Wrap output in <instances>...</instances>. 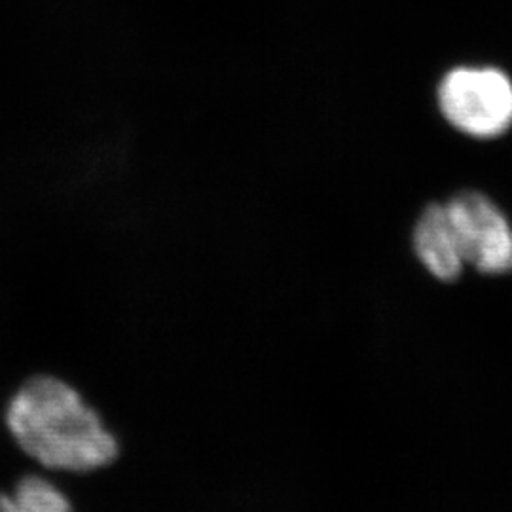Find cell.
Listing matches in <instances>:
<instances>
[{
	"mask_svg": "<svg viewBox=\"0 0 512 512\" xmlns=\"http://www.w3.org/2000/svg\"><path fill=\"white\" fill-rule=\"evenodd\" d=\"M440 114L461 133L497 139L512 128V78L495 67H456L442 76Z\"/></svg>",
	"mask_w": 512,
	"mask_h": 512,
	"instance_id": "obj_2",
	"label": "cell"
},
{
	"mask_svg": "<svg viewBox=\"0 0 512 512\" xmlns=\"http://www.w3.org/2000/svg\"><path fill=\"white\" fill-rule=\"evenodd\" d=\"M414 251L440 281H456L461 275L467 264L446 203H431L423 209L414 228Z\"/></svg>",
	"mask_w": 512,
	"mask_h": 512,
	"instance_id": "obj_4",
	"label": "cell"
},
{
	"mask_svg": "<svg viewBox=\"0 0 512 512\" xmlns=\"http://www.w3.org/2000/svg\"><path fill=\"white\" fill-rule=\"evenodd\" d=\"M2 423L19 452L50 475H92L122 454L103 414L54 372L23 378L6 399Z\"/></svg>",
	"mask_w": 512,
	"mask_h": 512,
	"instance_id": "obj_1",
	"label": "cell"
},
{
	"mask_svg": "<svg viewBox=\"0 0 512 512\" xmlns=\"http://www.w3.org/2000/svg\"><path fill=\"white\" fill-rule=\"evenodd\" d=\"M0 512H76L71 495L54 476L44 471H27L0 488Z\"/></svg>",
	"mask_w": 512,
	"mask_h": 512,
	"instance_id": "obj_5",
	"label": "cell"
},
{
	"mask_svg": "<svg viewBox=\"0 0 512 512\" xmlns=\"http://www.w3.org/2000/svg\"><path fill=\"white\" fill-rule=\"evenodd\" d=\"M465 264L480 274L512 272V226L501 207L480 192H463L446 202Z\"/></svg>",
	"mask_w": 512,
	"mask_h": 512,
	"instance_id": "obj_3",
	"label": "cell"
}]
</instances>
